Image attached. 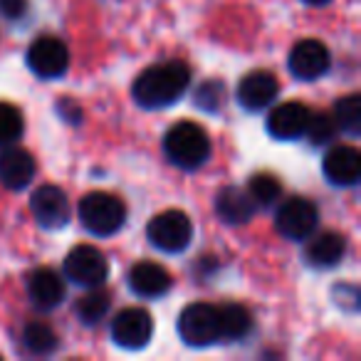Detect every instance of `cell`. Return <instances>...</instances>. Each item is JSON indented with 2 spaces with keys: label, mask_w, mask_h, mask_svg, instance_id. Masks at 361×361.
Wrapping results in <instances>:
<instances>
[{
  "label": "cell",
  "mask_w": 361,
  "mask_h": 361,
  "mask_svg": "<svg viewBox=\"0 0 361 361\" xmlns=\"http://www.w3.org/2000/svg\"><path fill=\"white\" fill-rule=\"evenodd\" d=\"M188 85H191V67L180 60H169L141 72L134 80L131 94L144 109H161L178 102Z\"/></svg>",
  "instance_id": "6da1fadb"
},
{
  "label": "cell",
  "mask_w": 361,
  "mask_h": 361,
  "mask_svg": "<svg viewBox=\"0 0 361 361\" xmlns=\"http://www.w3.org/2000/svg\"><path fill=\"white\" fill-rule=\"evenodd\" d=\"M164 154L178 169H198L211 156V139L196 121H176L164 136Z\"/></svg>",
  "instance_id": "7a4b0ae2"
},
{
  "label": "cell",
  "mask_w": 361,
  "mask_h": 361,
  "mask_svg": "<svg viewBox=\"0 0 361 361\" xmlns=\"http://www.w3.org/2000/svg\"><path fill=\"white\" fill-rule=\"evenodd\" d=\"M80 221L92 235H114L126 223V206L111 193L92 191L80 201Z\"/></svg>",
  "instance_id": "3957f363"
},
{
  "label": "cell",
  "mask_w": 361,
  "mask_h": 361,
  "mask_svg": "<svg viewBox=\"0 0 361 361\" xmlns=\"http://www.w3.org/2000/svg\"><path fill=\"white\" fill-rule=\"evenodd\" d=\"M146 238L164 252H183L193 240V223L183 211H164L149 221Z\"/></svg>",
  "instance_id": "277c9868"
},
{
  "label": "cell",
  "mask_w": 361,
  "mask_h": 361,
  "mask_svg": "<svg viewBox=\"0 0 361 361\" xmlns=\"http://www.w3.org/2000/svg\"><path fill=\"white\" fill-rule=\"evenodd\" d=\"M178 336L188 346H211L221 341L218 307L208 302H193L178 314Z\"/></svg>",
  "instance_id": "5b68a950"
},
{
  "label": "cell",
  "mask_w": 361,
  "mask_h": 361,
  "mask_svg": "<svg viewBox=\"0 0 361 361\" xmlns=\"http://www.w3.org/2000/svg\"><path fill=\"white\" fill-rule=\"evenodd\" d=\"M65 275L80 287H99L109 277V262L94 245H77L65 257Z\"/></svg>",
  "instance_id": "8992f818"
},
{
  "label": "cell",
  "mask_w": 361,
  "mask_h": 361,
  "mask_svg": "<svg viewBox=\"0 0 361 361\" xmlns=\"http://www.w3.org/2000/svg\"><path fill=\"white\" fill-rule=\"evenodd\" d=\"M317 223H319L317 206L310 198H302V196L287 198L275 218L277 233L285 235L287 240H307L317 231Z\"/></svg>",
  "instance_id": "52a82bcc"
},
{
  "label": "cell",
  "mask_w": 361,
  "mask_h": 361,
  "mask_svg": "<svg viewBox=\"0 0 361 361\" xmlns=\"http://www.w3.org/2000/svg\"><path fill=\"white\" fill-rule=\"evenodd\" d=\"M27 65L42 80H57L70 67V50L55 35H42L27 50Z\"/></svg>",
  "instance_id": "ba28073f"
},
{
  "label": "cell",
  "mask_w": 361,
  "mask_h": 361,
  "mask_svg": "<svg viewBox=\"0 0 361 361\" xmlns=\"http://www.w3.org/2000/svg\"><path fill=\"white\" fill-rule=\"evenodd\" d=\"M151 336H154V319L141 307H129L111 322V339L124 349H144Z\"/></svg>",
  "instance_id": "9c48e42d"
},
{
  "label": "cell",
  "mask_w": 361,
  "mask_h": 361,
  "mask_svg": "<svg viewBox=\"0 0 361 361\" xmlns=\"http://www.w3.org/2000/svg\"><path fill=\"white\" fill-rule=\"evenodd\" d=\"M290 72L302 82H312L319 80L322 75L329 72L331 65V55L329 47L319 40H300L290 52Z\"/></svg>",
  "instance_id": "30bf717a"
},
{
  "label": "cell",
  "mask_w": 361,
  "mask_h": 361,
  "mask_svg": "<svg viewBox=\"0 0 361 361\" xmlns=\"http://www.w3.org/2000/svg\"><path fill=\"white\" fill-rule=\"evenodd\" d=\"M30 211L35 216V221L42 228H65L70 221V201H67V193L57 186H40L30 196Z\"/></svg>",
  "instance_id": "8fae6325"
},
{
  "label": "cell",
  "mask_w": 361,
  "mask_h": 361,
  "mask_svg": "<svg viewBox=\"0 0 361 361\" xmlns=\"http://www.w3.org/2000/svg\"><path fill=\"white\" fill-rule=\"evenodd\" d=\"M277 92H280V85L272 72L252 70L238 85V102L247 111H262L277 99Z\"/></svg>",
  "instance_id": "7c38bea8"
},
{
  "label": "cell",
  "mask_w": 361,
  "mask_h": 361,
  "mask_svg": "<svg viewBox=\"0 0 361 361\" xmlns=\"http://www.w3.org/2000/svg\"><path fill=\"white\" fill-rule=\"evenodd\" d=\"M312 109L302 102H285L277 104L267 116V131L270 136L280 141H295L300 136H305L307 121H310Z\"/></svg>",
  "instance_id": "4fadbf2b"
},
{
  "label": "cell",
  "mask_w": 361,
  "mask_h": 361,
  "mask_svg": "<svg viewBox=\"0 0 361 361\" xmlns=\"http://www.w3.org/2000/svg\"><path fill=\"white\" fill-rule=\"evenodd\" d=\"M32 178H35V159L30 151L18 146H6L0 151V186L23 191Z\"/></svg>",
  "instance_id": "5bb4252c"
},
{
  "label": "cell",
  "mask_w": 361,
  "mask_h": 361,
  "mask_svg": "<svg viewBox=\"0 0 361 361\" xmlns=\"http://www.w3.org/2000/svg\"><path fill=\"white\" fill-rule=\"evenodd\" d=\"M324 176L334 186H354L361 176V154L349 144L331 146L324 156Z\"/></svg>",
  "instance_id": "9a60e30c"
},
{
  "label": "cell",
  "mask_w": 361,
  "mask_h": 361,
  "mask_svg": "<svg viewBox=\"0 0 361 361\" xmlns=\"http://www.w3.org/2000/svg\"><path fill=\"white\" fill-rule=\"evenodd\" d=\"M171 272L164 265L154 260H141L129 270V287L134 295L144 297V300H154L171 290Z\"/></svg>",
  "instance_id": "2e32d148"
},
{
  "label": "cell",
  "mask_w": 361,
  "mask_h": 361,
  "mask_svg": "<svg viewBox=\"0 0 361 361\" xmlns=\"http://www.w3.org/2000/svg\"><path fill=\"white\" fill-rule=\"evenodd\" d=\"M27 297L37 310H55L65 300V282L50 267H37L27 277Z\"/></svg>",
  "instance_id": "e0dca14e"
},
{
  "label": "cell",
  "mask_w": 361,
  "mask_h": 361,
  "mask_svg": "<svg viewBox=\"0 0 361 361\" xmlns=\"http://www.w3.org/2000/svg\"><path fill=\"white\" fill-rule=\"evenodd\" d=\"M255 211H257L255 201H252V198L247 196V191H243V188L226 186L218 191L216 213L223 223H228V226H245V223L252 221Z\"/></svg>",
  "instance_id": "ac0fdd59"
},
{
  "label": "cell",
  "mask_w": 361,
  "mask_h": 361,
  "mask_svg": "<svg viewBox=\"0 0 361 361\" xmlns=\"http://www.w3.org/2000/svg\"><path fill=\"white\" fill-rule=\"evenodd\" d=\"M346 255V238L334 231H324L307 243L305 257L312 267H334Z\"/></svg>",
  "instance_id": "d6986e66"
},
{
  "label": "cell",
  "mask_w": 361,
  "mask_h": 361,
  "mask_svg": "<svg viewBox=\"0 0 361 361\" xmlns=\"http://www.w3.org/2000/svg\"><path fill=\"white\" fill-rule=\"evenodd\" d=\"M218 324H221V339L223 341H238L245 339L252 331V314L247 307L228 302L218 307Z\"/></svg>",
  "instance_id": "ffe728a7"
},
{
  "label": "cell",
  "mask_w": 361,
  "mask_h": 361,
  "mask_svg": "<svg viewBox=\"0 0 361 361\" xmlns=\"http://www.w3.org/2000/svg\"><path fill=\"white\" fill-rule=\"evenodd\" d=\"M109 307H111V295L106 290H102V285H99V287H92V292H87V295H82L80 300H77L75 312L82 324L92 326L104 319Z\"/></svg>",
  "instance_id": "44dd1931"
},
{
  "label": "cell",
  "mask_w": 361,
  "mask_h": 361,
  "mask_svg": "<svg viewBox=\"0 0 361 361\" xmlns=\"http://www.w3.org/2000/svg\"><path fill=\"white\" fill-rule=\"evenodd\" d=\"M57 344H60V339H57L55 329L50 324H45V322H30L23 329V346L35 356L52 354L57 349Z\"/></svg>",
  "instance_id": "7402d4cb"
},
{
  "label": "cell",
  "mask_w": 361,
  "mask_h": 361,
  "mask_svg": "<svg viewBox=\"0 0 361 361\" xmlns=\"http://www.w3.org/2000/svg\"><path fill=\"white\" fill-rule=\"evenodd\" d=\"M334 124L336 129L346 131V134L356 136L361 131V97L359 94H346L334 104Z\"/></svg>",
  "instance_id": "603a6c76"
},
{
  "label": "cell",
  "mask_w": 361,
  "mask_h": 361,
  "mask_svg": "<svg viewBox=\"0 0 361 361\" xmlns=\"http://www.w3.org/2000/svg\"><path fill=\"white\" fill-rule=\"evenodd\" d=\"M282 193V183L277 176L267 173V171H262V173H255L250 180H247V196L255 201V206H272V203L280 198Z\"/></svg>",
  "instance_id": "cb8c5ba5"
},
{
  "label": "cell",
  "mask_w": 361,
  "mask_h": 361,
  "mask_svg": "<svg viewBox=\"0 0 361 361\" xmlns=\"http://www.w3.org/2000/svg\"><path fill=\"white\" fill-rule=\"evenodd\" d=\"M25 129V119H23V111L16 104H8V102H0V146H11L16 144L23 136Z\"/></svg>",
  "instance_id": "d4e9b609"
},
{
  "label": "cell",
  "mask_w": 361,
  "mask_h": 361,
  "mask_svg": "<svg viewBox=\"0 0 361 361\" xmlns=\"http://www.w3.org/2000/svg\"><path fill=\"white\" fill-rule=\"evenodd\" d=\"M334 131H336V124H334V119H331V114H326V111H312L310 121H307L305 136L312 144L322 146L334 139Z\"/></svg>",
  "instance_id": "484cf974"
},
{
  "label": "cell",
  "mask_w": 361,
  "mask_h": 361,
  "mask_svg": "<svg viewBox=\"0 0 361 361\" xmlns=\"http://www.w3.org/2000/svg\"><path fill=\"white\" fill-rule=\"evenodd\" d=\"M226 102V87L221 82L211 80L196 92V104L206 111H218V106Z\"/></svg>",
  "instance_id": "4316f807"
},
{
  "label": "cell",
  "mask_w": 361,
  "mask_h": 361,
  "mask_svg": "<svg viewBox=\"0 0 361 361\" xmlns=\"http://www.w3.org/2000/svg\"><path fill=\"white\" fill-rule=\"evenodd\" d=\"M25 11H27V0H0V13L6 18H11V20L20 18Z\"/></svg>",
  "instance_id": "83f0119b"
},
{
  "label": "cell",
  "mask_w": 361,
  "mask_h": 361,
  "mask_svg": "<svg viewBox=\"0 0 361 361\" xmlns=\"http://www.w3.org/2000/svg\"><path fill=\"white\" fill-rule=\"evenodd\" d=\"M302 3H307V6H326L331 0H302Z\"/></svg>",
  "instance_id": "f1b7e54d"
}]
</instances>
